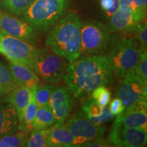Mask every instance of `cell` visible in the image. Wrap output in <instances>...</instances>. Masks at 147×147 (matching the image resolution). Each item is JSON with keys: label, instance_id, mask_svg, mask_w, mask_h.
I'll use <instances>...</instances> for the list:
<instances>
[{"label": "cell", "instance_id": "6da1fadb", "mask_svg": "<svg viewBox=\"0 0 147 147\" xmlns=\"http://www.w3.org/2000/svg\"><path fill=\"white\" fill-rule=\"evenodd\" d=\"M64 80L77 100L89 97L95 89L111 83L114 73L104 55H86L68 64Z\"/></svg>", "mask_w": 147, "mask_h": 147}, {"label": "cell", "instance_id": "7a4b0ae2", "mask_svg": "<svg viewBox=\"0 0 147 147\" xmlns=\"http://www.w3.org/2000/svg\"><path fill=\"white\" fill-rule=\"evenodd\" d=\"M81 27L79 16L69 13L57 23L46 40V46L72 63L82 55Z\"/></svg>", "mask_w": 147, "mask_h": 147}, {"label": "cell", "instance_id": "3957f363", "mask_svg": "<svg viewBox=\"0 0 147 147\" xmlns=\"http://www.w3.org/2000/svg\"><path fill=\"white\" fill-rule=\"evenodd\" d=\"M70 0H36L24 13L23 19L34 29L47 32L59 21Z\"/></svg>", "mask_w": 147, "mask_h": 147}, {"label": "cell", "instance_id": "277c9868", "mask_svg": "<svg viewBox=\"0 0 147 147\" xmlns=\"http://www.w3.org/2000/svg\"><path fill=\"white\" fill-rule=\"evenodd\" d=\"M141 52L138 42L133 38H124L118 40L107 58L114 75L123 79L133 72Z\"/></svg>", "mask_w": 147, "mask_h": 147}, {"label": "cell", "instance_id": "5b68a950", "mask_svg": "<svg viewBox=\"0 0 147 147\" xmlns=\"http://www.w3.org/2000/svg\"><path fill=\"white\" fill-rule=\"evenodd\" d=\"M0 47L11 63L27 66L33 70L41 50L26 41L5 34L0 29Z\"/></svg>", "mask_w": 147, "mask_h": 147}, {"label": "cell", "instance_id": "8992f818", "mask_svg": "<svg viewBox=\"0 0 147 147\" xmlns=\"http://www.w3.org/2000/svg\"><path fill=\"white\" fill-rule=\"evenodd\" d=\"M113 41V36L100 23L82 24V53L85 55H103Z\"/></svg>", "mask_w": 147, "mask_h": 147}, {"label": "cell", "instance_id": "52a82bcc", "mask_svg": "<svg viewBox=\"0 0 147 147\" xmlns=\"http://www.w3.org/2000/svg\"><path fill=\"white\" fill-rule=\"evenodd\" d=\"M65 125L74 138V146H83L86 143L102 138L105 132L104 127L92 122L82 110L69 119Z\"/></svg>", "mask_w": 147, "mask_h": 147}, {"label": "cell", "instance_id": "ba28073f", "mask_svg": "<svg viewBox=\"0 0 147 147\" xmlns=\"http://www.w3.org/2000/svg\"><path fill=\"white\" fill-rule=\"evenodd\" d=\"M68 61L53 52L41 50L35 63L34 70L48 82H57L65 75Z\"/></svg>", "mask_w": 147, "mask_h": 147}, {"label": "cell", "instance_id": "9c48e42d", "mask_svg": "<svg viewBox=\"0 0 147 147\" xmlns=\"http://www.w3.org/2000/svg\"><path fill=\"white\" fill-rule=\"evenodd\" d=\"M115 87V95L123 104L125 109L136 105L140 102H146L142 96L144 81L135 73L131 72L126 75Z\"/></svg>", "mask_w": 147, "mask_h": 147}, {"label": "cell", "instance_id": "30bf717a", "mask_svg": "<svg viewBox=\"0 0 147 147\" xmlns=\"http://www.w3.org/2000/svg\"><path fill=\"white\" fill-rule=\"evenodd\" d=\"M108 140L116 146L143 147L146 145L147 131L140 128L127 127L115 122Z\"/></svg>", "mask_w": 147, "mask_h": 147}, {"label": "cell", "instance_id": "8fae6325", "mask_svg": "<svg viewBox=\"0 0 147 147\" xmlns=\"http://www.w3.org/2000/svg\"><path fill=\"white\" fill-rule=\"evenodd\" d=\"M0 29L5 34L34 45L38 38L34 29L25 21L12 14L0 11Z\"/></svg>", "mask_w": 147, "mask_h": 147}, {"label": "cell", "instance_id": "7c38bea8", "mask_svg": "<svg viewBox=\"0 0 147 147\" xmlns=\"http://www.w3.org/2000/svg\"><path fill=\"white\" fill-rule=\"evenodd\" d=\"M49 106L55 118L54 127L63 125L71 108V98L68 88L65 87L56 88L51 97Z\"/></svg>", "mask_w": 147, "mask_h": 147}, {"label": "cell", "instance_id": "4fadbf2b", "mask_svg": "<svg viewBox=\"0 0 147 147\" xmlns=\"http://www.w3.org/2000/svg\"><path fill=\"white\" fill-rule=\"evenodd\" d=\"M146 16V11L117 10L110 16L108 30L110 32L130 30L142 22Z\"/></svg>", "mask_w": 147, "mask_h": 147}, {"label": "cell", "instance_id": "5bb4252c", "mask_svg": "<svg viewBox=\"0 0 147 147\" xmlns=\"http://www.w3.org/2000/svg\"><path fill=\"white\" fill-rule=\"evenodd\" d=\"M115 122L127 127L147 131L146 102H140L132 107L125 108L117 115Z\"/></svg>", "mask_w": 147, "mask_h": 147}, {"label": "cell", "instance_id": "9a60e30c", "mask_svg": "<svg viewBox=\"0 0 147 147\" xmlns=\"http://www.w3.org/2000/svg\"><path fill=\"white\" fill-rule=\"evenodd\" d=\"M21 124L17 112L10 103L0 104V138L16 133Z\"/></svg>", "mask_w": 147, "mask_h": 147}, {"label": "cell", "instance_id": "2e32d148", "mask_svg": "<svg viewBox=\"0 0 147 147\" xmlns=\"http://www.w3.org/2000/svg\"><path fill=\"white\" fill-rule=\"evenodd\" d=\"M8 68L18 86H23L33 90L39 85L40 78L38 75L27 66L12 63Z\"/></svg>", "mask_w": 147, "mask_h": 147}, {"label": "cell", "instance_id": "e0dca14e", "mask_svg": "<svg viewBox=\"0 0 147 147\" xmlns=\"http://www.w3.org/2000/svg\"><path fill=\"white\" fill-rule=\"evenodd\" d=\"M82 108L88 118L95 124L105 123L115 117L110 112L109 107L100 106L92 97L82 104Z\"/></svg>", "mask_w": 147, "mask_h": 147}, {"label": "cell", "instance_id": "ac0fdd59", "mask_svg": "<svg viewBox=\"0 0 147 147\" xmlns=\"http://www.w3.org/2000/svg\"><path fill=\"white\" fill-rule=\"evenodd\" d=\"M31 94L32 90L23 86H18L8 93L6 97L7 102L10 103L15 108L21 123H23L24 114L30 100Z\"/></svg>", "mask_w": 147, "mask_h": 147}, {"label": "cell", "instance_id": "d6986e66", "mask_svg": "<svg viewBox=\"0 0 147 147\" xmlns=\"http://www.w3.org/2000/svg\"><path fill=\"white\" fill-rule=\"evenodd\" d=\"M74 138L65 125L53 127L48 138V146L70 147L74 146Z\"/></svg>", "mask_w": 147, "mask_h": 147}, {"label": "cell", "instance_id": "ffe728a7", "mask_svg": "<svg viewBox=\"0 0 147 147\" xmlns=\"http://www.w3.org/2000/svg\"><path fill=\"white\" fill-rule=\"evenodd\" d=\"M55 123L54 114L50 106L38 107L32 127L34 130L50 128Z\"/></svg>", "mask_w": 147, "mask_h": 147}, {"label": "cell", "instance_id": "44dd1931", "mask_svg": "<svg viewBox=\"0 0 147 147\" xmlns=\"http://www.w3.org/2000/svg\"><path fill=\"white\" fill-rule=\"evenodd\" d=\"M17 87L8 67L0 61V95L8 94Z\"/></svg>", "mask_w": 147, "mask_h": 147}, {"label": "cell", "instance_id": "7402d4cb", "mask_svg": "<svg viewBox=\"0 0 147 147\" xmlns=\"http://www.w3.org/2000/svg\"><path fill=\"white\" fill-rule=\"evenodd\" d=\"M36 0H3L1 6L16 15H22Z\"/></svg>", "mask_w": 147, "mask_h": 147}, {"label": "cell", "instance_id": "603a6c76", "mask_svg": "<svg viewBox=\"0 0 147 147\" xmlns=\"http://www.w3.org/2000/svg\"><path fill=\"white\" fill-rule=\"evenodd\" d=\"M28 139L23 133L8 134L0 138V147L26 146Z\"/></svg>", "mask_w": 147, "mask_h": 147}, {"label": "cell", "instance_id": "cb8c5ba5", "mask_svg": "<svg viewBox=\"0 0 147 147\" xmlns=\"http://www.w3.org/2000/svg\"><path fill=\"white\" fill-rule=\"evenodd\" d=\"M51 131V128L41 130H34L32 136L28 139L26 146L28 147H49L48 138Z\"/></svg>", "mask_w": 147, "mask_h": 147}, {"label": "cell", "instance_id": "d4e9b609", "mask_svg": "<svg viewBox=\"0 0 147 147\" xmlns=\"http://www.w3.org/2000/svg\"><path fill=\"white\" fill-rule=\"evenodd\" d=\"M56 87L53 85H38L36 90V100L38 107L49 105V102L52 93Z\"/></svg>", "mask_w": 147, "mask_h": 147}, {"label": "cell", "instance_id": "484cf974", "mask_svg": "<svg viewBox=\"0 0 147 147\" xmlns=\"http://www.w3.org/2000/svg\"><path fill=\"white\" fill-rule=\"evenodd\" d=\"M36 90V89L32 90L30 100H29L28 104H27L25 114H24L23 123H25V125L28 127H32L37 109H38V105H37L36 96H35Z\"/></svg>", "mask_w": 147, "mask_h": 147}, {"label": "cell", "instance_id": "4316f807", "mask_svg": "<svg viewBox=\"0 0 147 147\" xmlns=\"http://www.w3.org/2000/svg\"><path fill=\"white\" fill-rule=\"evenodd\" d=\"M92 98L101 106H106L111 99V93L105 86L97 87L92 91Z\"/></svg>", "mask_w": 147, "mask_h": 147}, {"label": "cell", "instance_id": "83f0119b", "mask_svg": "<svg viewBox=\"0 0 147 147\" xmlns=\"http://www.w3.org/2000/svg\"><path fill=\"white\" fill-rule=\"evenodd\" d=\"M119 10L123 11H146L147 0H119Z\"/></svg>", "mask_w": 147, "mask_h": 147}, {"label": "cell", "instance_id": "f1b7e54d", "mask_svg": "<svg viewBox=\"0 0 147 147\" xmlns=\"http://www.w3.org/2000/svg\"><path fill=\"white\" fill-rule=\"evenodd\" d=\"M133 29H134L136 34V38L138 44H140L141 51L142 52H145L146 51L147 48V28L146 21L144 22L143 20Z\"/></svg>", "mask_w": 147, "mask_h": 147}, {"label": "cell", "instance_id": "f546056e", "mask_svg": "<svg viewBox=\"0 0 147 147\" xmlns=\"http://www.w3.org/2000/svg\"><path fill=\"white\" fill-rule=\"evenodd\" d=\"M134 72L144 81H147V53L141 52Z\"/></svg>", "mask_w": 147, "mask_h": 147}, {"label": "cell", "instance_id": "4dcf8cb0", "mask_svg": "<svg viewBox=\"0 0 147 147\" xmlns=\"http://www.w3.org/2000/svg\"><path fill=\"white\" fill-rule=\"evenodd\" d=\"M100 5L102 10L109 16L119 10V0H101Z\"/></svg>", "mask_w": 147, "mask_h": 147}, {"label": "cell", "instance_id": "1f68e13d", "mask_svg": "<svg viewBox=\"0 0 147 147\" xmlns=\"http://www.w3.org/2000/svg\"><path fill=\"white\" fill-rule=\"evenodd\" d=\"M110 110L114 116L118 115L125 110V107L122 101L117 97L111 101L110 104Z\"/></svg>", "mask_w": 147, "mask_h": 147}, {"label": "cell", "instance_id": "d6a6232c", "mask_svg": "<svg viewBox=\"0 0 147 147\" xmlns=\"http://www.w3.org/2000/svg\"><path fill=\"white\" fill-rule=\"evenodd\" d=\"M83 146H111V145L106 142L104 138L95 140L91 142H87L83 145Z\"/></svg>", "mask_w": 147, "mask_h": 147}, {"label": "cell", "instance_id": "836d02e7", "mask_svg": "<svg viewBox=\"0 0 147 147\" xmlns=\"http://www.w3.org/2000/svg\"><path fill=\"white\" fill-rule=\"evenodd\" d=\"M0 53H1V47H0Z\"/></svg>", "mask_w": 147, "mask_h": 147}]
</instances>
